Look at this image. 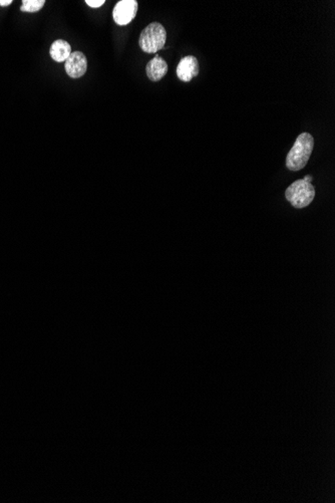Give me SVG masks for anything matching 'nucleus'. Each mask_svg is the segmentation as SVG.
I'll return each instance as SVG.
<instances>
[{
    "label": "nucleus",
    "mask_w": 335,
    "mask_h": 503,
    "mask_svg": "<svg viewBox=\"0 0 335 503\" xmlns=\"http://www.w3.org/2000/svg\"><path fill=\"white\" fill-rule=\"evenodd\" d=\"M314 148V139L309 133L298 136L286 157V167L290 171H300L306 167Z\"/></svg>",
    "instance_id": "nucleus-1"
},
{
    "label": "nucleus",
    "mask_w": 335,
    "mask_h": 503,
    "mask_svg": "<svg viewBox=\"0 0 335 503\" xmlns=\"http://www.w3.org/2000/svg\"><path fill=\"white\" fill-rule=\"evenodd\" d=\"M167 32L160 23H152L140 32L139 45L146 53H156L165 47Z\"/></svg>",
    "instance_id": "nucleus-2"
},
{
    "label": "nucleus",
    "mask_w": 335,
    "mask_h": 503,
    "mask_svg": "<svg viewBox=\"0 0 335 503\" xmlns=\"http://www.w3.org/2000/svg\"><path fill=\"white\" fill-rule=\"evenodd\" d=\"M285 197L294 208H306L314 199L315 189L311 183L306 182L302 179V180L295 181L287 188Z\"/></svg>",
    "instance_id": "nucleus-3"
},
{
    "label": "nucleus",
    "mask_w": 335,
    "mask_h": 503,
    "mask_svg": "<svg viewBox=\"0 0 335 503\" xmlns=\"http://www.w3.org/2000/svg\"><path fill=\"white\" fill-rule=\"evenodd\" d=\"M139 4L136 0H121L112 10V19L121 27L127 25L137 16Z\"/></svg>",
    "instance_id": "nucleus-4"
},
{
    "label": "nucleus",
    "mask_w": 335,
    "mask_h": 503,
    "mask_svg": "<svg viewBox=\"0 0 335 503\" xmlns=\"http://www.w3.org/2000/svg\"><path fill=\"white\" fill-rule=\"evenodd\" d=\"M64 68L71 79H79L88 70V60L82 51H73L66 60Z\"/></svg>",
    "instance_id": "nucleus-5"
},
{
    "label": "nucleus",
    "mask_w": 335,
    "mask_h": 503,
    "mask_svg": "<svg viewBox=\"0 0 335 503\" xmlns=\"http://www.w3.org/2000/svg\"><path fill=\"white\" fill-rule=\"evenodd\" d=\"M199 62L193 56H187L182 58L178 66H177V77L184 83H189L193 77L199 75Z\"/></svg>",
    "instance_id": "nucleus-6"
},
{
    "label": "nucleus",
    "mask_w": 335,
    "mask_h": 503,
    "mask_svg": "<svg viewBox=\"0 0 335 503\" xmlns=\"http://www.w3.org/2000/svg\"><path fill=\"white\" fill-rule=\"evenodd\" d=\"M168 64L159 56H156L153 60L148 62L146 66V73L150 81L159 82L167 75Z\"/></svg>",
    "instance_id": "nucleus-7"
},
{
    "label": "nucleus",
    "mask_w": 335,
    "mask_h": 503,
    "mask_svg": "<svg viewBox=\"0 0 335 503\" xmlns=\"http://www.w3.org/2000/svg\"><path fill=\"white\" fill-rule=\"evenodd\" d=\"M71 53L73 51H71L70 43L64 40H56L49 49V55L56 62H66L70 58Z\"/></svg>",
    "instance_id": "nucleus-8"
},
{
    "label": "nucleus",
    "mask_w": 335,
    "mask_h": 503,
    "mask_svg": "<svg viewBox=\"0 0 335 503\" xmlns=\"http://www.w3.org/2000/svg\"><path fill=\"white\" fill-rule=\"evenodd\" d=\"M45 0H23L21 6L23 12H38L45 6Z\"/></svg>",
    "instance_id": "nucleus-9"
},
{
    "label": "nucleus",
    "mask_w": 335,
    "mask_h": 503,
    "mask_svg": "<svg viewBox=\"0 0 335 503\" xmlns=\"http://www.w3.org/2000/svg\"><path fill=\"white\" fill-rule=\"evenodd\" d=\"M86 3L88 4L90 8H98L103 6L106 3L105 0H86Z\"/></svg>",
    "instance_id": "nucleus-10"
},
{
    "label": "nucleus",
    "mask_w": 335,
    "mask_h": 503,
    "mask_svg": "<svg viewBox=\"0 0 335 503\" xmlns=\"http://www.w3.org/2000/svg\"><path fill=\"white\" fill-rule=\"evenodd\" d=\"M12 3V0H0V6H2V8H6Z\"/></svg>",
    "instance_id": "nucleus-11"
},
{
    "label": "nucleus",
    "mask_w": 335,
    "mask_h": 503,
    "mask_svg": "<svg viewBox=\"0 0 335 503\" xmlns=\"http://www.w3.org/2000/svg\"><path fill=\"white\" fill-rule=\"evenodd\" d=\"M303 180L306 181V182L310 183L311 182V180H312V177L309 176V175H308V176L304 177Z\"/></svg>",
    "instance_id": "nucleus-12"
}]
</instances>
